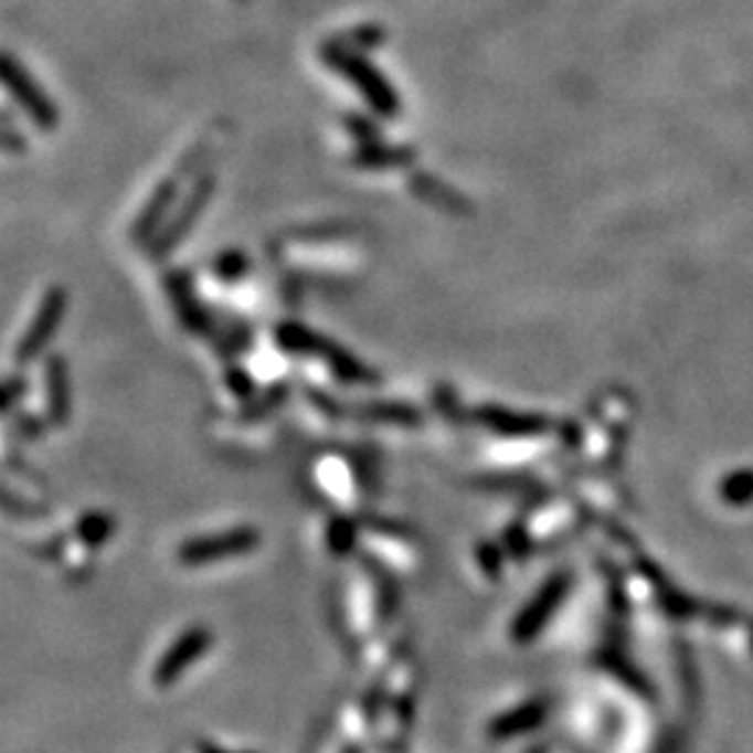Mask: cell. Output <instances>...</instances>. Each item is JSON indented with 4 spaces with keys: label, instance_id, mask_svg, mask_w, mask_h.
<instances>
[{
    "label": "cell",
    "instance_id": "52a82bcc",
    "mask_svg": "<svg viewBox=\"0 0 753 753\" xmlns=\"http://www.w3.org/2000/svg\"><path fill=\"white\" fill-rule=\"evenodd\" d=\"M254 544L252 530H237V533H226L224 539H215V542H195L184 548V561H215V555L224 550V553H241Z\"/></svg>",
    "mask_w": 753,
    "mask_h": 753
},
{
    "label": "cell",
    "instance_id": "ba28073f",
    "mask_svg": "<svg viewBox=\"0 0 753 753\" xmlns=\"http://www.w3.org/2000/svg\"><path fill=\"white\" fill-rule=\"evenodd\" d=\"M206 650V634L204 630H193V634L184 636L182 641L177 645V650H171V654L166 656V661L159 665V681L168 683L171 681L177 672H182V667L188 665V661H193L195 656L204 654Z\"/></svg>",
    "mask_w": 753,
    "mask_h": 753
},
{
    "label": "cell",
    "instance_id": "6da1fadb",
    "mask_svg": "<svg viewBox=\"0 0 753 753\" xmlns=\"http://www.w3.org/2000/svg\"><path fill=\"white\" fill-rule=\"evenodd\" d=\"M321 60H325L332 71L341 73L349 84L358 87V93L363 95L365 104L374 109V115H380V118H396V115H400L402 100L400 95H396L394 84H391L383 73L376 71L374 62H371L363 51H358V47L347 45V42L341 40L327 42V45L321 47Z\"/></svg>",
    "mask_w": 753,
    "mask_h": 753
},
{
    "label": "cell",
    "instance_id": "9c48e42d",
    "mask_svg": "<svg viewBox=\"0 0 753 753\" xmlns=\"http://www.w3.org/2000/svg\"><path fill=\"white\" fill-rule=\"evenodd\" d=\"M413 190H416L418 195H427L433 204L444 206V210H466V204H464L466 199H460L453 188L442 184L436 177H429V173L413 179Z\"/></svg>",
    "mask_w": 753,
    "mask_h": 753
},
{
    "label": "cell",
    "instance_id": "3957f363",
    "mask_svg": "<svg viewBox=\"0 0 753 753\" xmlns=\"http://www.w3.org/2000/svg\"><path fill=\"white\" fill-rule=\"evenodd\" d=\"M212 190H215V179H212V173L195 177V184H193V190H190V195L182 201V206H179V212L171 219V224L162 230V243H166V246H162V252H168L173 243L182 241V237L188 235L190 226H193V221L199 219L201 212H204Z\"/></svg>",
    "mask_w": 753,
    "mask_h": 753
},
{
    "label": "cell",
    "instance_id": "277c9868",
    "mask_svg": "<svg viewBox=\"0 0 753 753\" xmlns=\"http://www.w3.org/2000/svg\"><path fill=\"white\" fill-rule=\"evenodd\" d=\"M62 310H65V294H62L60 288H53L51 294L42 299L40 310H36L34 321H31L29 332H25L23 343H20V358H34L36 352L42 349V343L51 338V332L56 330V325H60L62 318Z\"/></svg>",
    "mask_w": 753,
    "mask_h": 753
},
{
    "label": "cell",
    "instance_id": "8fae6325",
    "mask_svg": "<svg viewBox=\"0 0 753 753\" xmlns=\"http://www.w3.org/2000/svg\"><path fill=\"white\" fill-rule=\"evenodd\" d=\"M243 265H246V259H243V254L232 252V254H224V257L219 259V268H215V272H219L221 277H235V274L241 272Z\"/></svg>",
    "mask_w": 753,
    "mask_h": 753
},
{
    "label": "cell",
    "instance_id": "7a4b0ae2",
    "mask_svg": "<svg viewBox=\"0 0 753 753\" xmlns=\"http://www.w3.org/2000/svg\"><path fill=\"white\" fill-rule=\"evenodd\" d=\"M3 84L12 93V98L23 106V113L34 120L40 129H53L60 124V109L45 95V89L31 78V73L14 60L12 53L3 56Z\"/></svg>",
    "mask_w": 753,
    "mask_h": 753
},
{
    "label": "cell",
    "instance_id": "5b68a950",
    "mask_svg": "<svg viewBox=\"0 0 753 753\" xmlns=\"http://www.w3.org/2000/svg\"><path fill=\"white\" fill-rule=\"evenodd\" d=\"M179 179H182V173L177 171L173 177H168L166 182L157 184V190L151 193L148 204L142 206V212L137 215V224H135L137 237H148L153 230H159V226H162V219H166L168 212H171L173 201H177Z\"/></svg>",
    "mask_w": 753,
    "mask_h": 753
},
{
    "label": "cell",
    "instance_id": "30bf717a",
    "mask_svg": "<svg viewBox=\"0 0 753 753\" xmlns=\"http://www.w3.org/2000/svg\"><path fill=\"white\" fill-rule=\"evenodd\" d=\"M385 40V31L376 29V25H360V29L349 31L347 36H343L341 42H347V45L358 47V51H363V47H376L380 42Z\"/></svg>",
    "mask_w": 753,
    "mask_h": 753
},
{
    "label": "cell",
    "instance_id": "8992f818",
    "mask_svg": "<svg viewBox=\"0 0 753 753\" xmlns=\"http://www.w3.org/2000/svg\"><path fill=\"white\" fill-rule=\"evenodd\" d=\"M352 162L358 168H371V171H376V168H402L413 162V148L385 146L380 140L360 142L358 151L352 153Z\"/></svg>",
    "mask_w": 753,
    "mask_h": 753
}]
</instances>
